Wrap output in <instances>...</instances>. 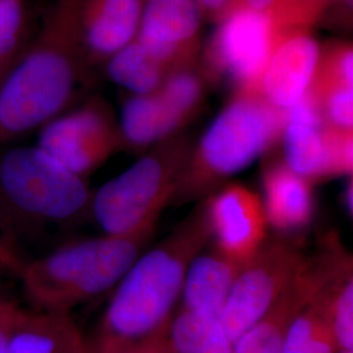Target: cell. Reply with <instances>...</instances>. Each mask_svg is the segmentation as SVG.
<instances>
[{
	"label": "cell",
	"instance_id": "cell-1",
	"mask_svg": "<svg viewBox=\"0 0 353 353\" xmlns=\"http://www.w3.org/2000/svg\"><path fill=\"white\" fill-rule=\"evenodd\" d=\"M211 237L203 203L151 252L137 259L115 290L102 319L97 350L144 341L163 332L191 261Z\"/></svg>",
	"mask_w": 353,
	"mask_h": 353
},
{
	"label": "cell",
	"instance_id": "cell-2",
	"mask_svg": "<svg viewBox=\"0 0 353 353\" xmlns=\"http://www.w3.org/2000/svg\"><path fill=\"white\" fill-rule=\"evenodd\" d=\"M85 64L72 28L55 4L41 34L0 84V140L26 135L57 118L74 97Z\"/></svg>",
	"mask_w": 353,
	"mask_h": 353
},
{
	"label": "cell",
	"instance_id": "cell-3",
	"mask_svg": "<svg viewBox=\"0 0 353 353\" xmlns=\"http://www.w3.org/2000/svg\"><path fill=\"white\" fill-rule=\"evenodd\" d=\"M284 127V112L256 90H236L192 148L174 199L181 202L202 196L228 176L246 169L281 138Z\"/></svg>",
	"mask_w": 353,
	"mask_h": 353
},
{
	"label": "cell",
	"instance_id": "cell-4",
	"mask_svg": "<svg viewBox=\"0 0 353 353\" xmlns=\"http://www.w3.org/2000/svg\"><path fill=\"white\" fill-rule=\"evenodd\" d=\"M152 232L74 242L33 261L21 270L26 294L46 312L65 313L119 283Z\"/></svg>",
	"mask_w": 353,
	"mask_h": 353
},
{
	"label": "cell",
	"instance_id": "cell-5",
	"mask_svg": "<svg viewBox=\"0 0 353 353\" xmlns=\"http://www.w3.org/2000/svg\"><path fill=\"white\" fill-rule=\"evenodd\" d=\"M192 152L185 137H170L96 192L92 210L108 236H134L153 230L174 199Z\"/></svg>",
	"mask_w": 353,
	"mask_h": 353
},
{
	"label": "cell",
	"instance_id": "cell-6",
	"mask_svg": "<svg viewBox=\"0 0 353 353\" xmlns=\"http://www.w3.org/2000/svg\"><path fill=\"white\" fill-rule=\"evenodd\" d=\"M0 195L13 212L33 221H65L81 214L90 195L83 179L36 147L0 157Z\"/></svg>",
	"mask_w": 353,
	"mask_h": 353
},
{
	"label": "cell",
	"instance_id": "cell-7",
	"mask_svg": "<svg viewBox=\"0 0 353 353\" xmlns=\"http://www.w3.org/2000/svg\"><path fill=\"white\" fill-rule=\"evenodd\" d=\"M303 259L294 243L265 240L242 265L220 316V323L233 345L278 301Z\"/></svg>",
	"mask_w": 353,
	"mask_h": 353
},
{
	"label": "cell",
	"instance_id": "cell-8",
	"mask_svg": "<svg viewBox=\"0 0 353 353\" xmlns=\"http://www.w3.org/2000/svg\"><path fill=\"white\" fill-rule=\"evenodd\" d=\"M216 24L205 49L210 76L230 80L237 90H256L270 55L284 32L267 10L245 7L230 8Z\"/></svg>",
	"mask_w": 353,
	"mask_h": 353
},
{
	"label": "cell",
	"instance_id": "cell-9",
	"mask_svg": "<svg viewBox=\"0 0 353 353\" xmlns=\"http://www.w3.org/2000/svg\"><path fill=\"white\" fill-rule=\"evenodd\" d=\"M122 144L119 126L100 102L51 119L37 141L38 148L80 176L103 164Z\"/></svg>",
	"mask_w": 353,
	"mask_h": 353
},
{
	"label": "cell",
	"instance_id": "cell-10",
	"mask_svg": "<svg viewBox=\"0 0 353 353\" xmlns=\"http://www.w3.org/2000/svg\"><path fill=\"white\" fill-rule=\"evenodd\" d=\"M57 6L87 63L108 61L138 36L143 0H59Z\"/></svg>",
	"mask_w": 353,
	"mask_h": 353
},
{
	"label": "cell",
	"instance_id": "cell-11",
	"mask_svg": "<svg viewBox=\"0 0 353 353\" xmlns=\"http://www.w3.org/2000/svg\"><path fill=\"white\" fill-rule=\"evenodd\" d=\"M198 0H143L137 39L170 71L192 63L201 46Z\"/></svg>",
	"mask_w": 353,
	"mask_h": 353
},
{
	"label": "cell",
	"instance_id": "cell-12",
	"mask_svg": "<svg viewBox=\"0 0 353 353\" xmlns=\"http://www.w3.org/2000/svg\"><path fill=\"white\" fill-rule=\"evenodd\" d=\"M204 204L217 252L242 265L249 262L265 241L267 219L259 196L245 186L228 185Z\"/></svg>",
	"mask_w": 353,
	"mask_h": 353
},
{
	"label": "cell",
	"instance_id": "cell-13",
	"mask_svg": "<svg viewBox=\"0 0 353 353\" xmlns=\"http://www.w3.org/2000/svg\"><path fill=\"white\" fill-rule=\"evenodd\" d=\"M309 30H285L259 79L256 92L281 112L303 99L316 75L322 48Z\"/></svg>",
	"mask_w": 353,
	"mask_h": 353
},
{
	"label": "cell",
	"instance_id": "cell-14",
	"mask_svg": "<svg viewBox=\"0 0 353 353\" xmlns=\"http://www.w3.org/2000/svg\"><path fill=\"white\" fill-rule=\"evenodd\" d=\"M322 281L323 268L319 259L303 256L287 290L265 316L234 343L233 353H280L292 319L312 299Z\"/></svg>",
	"mask_w": 353,
	"mask_h": 353
},
{
	"label": "cell",
	"instance_id": "cell-15",
	"mask_svg": "<svg viewBox=\"0 0 353 353\" xmlns=\"http://www.w3.org/2000/svg\"><path fill=\"white\" fill-rule=\"evenodd\" d=\"M263 190L265 219L276 230L293 233L309 225L316 208L312 181L276 163L263 173Z\"/></svg>",
	"mask_w": 353,
	"mask_h": 353
},
{
	"label": "cell",
	"instance_id": "cell-16",
	"mask_svg": "<svg viewBox=\"0 0 353 353\" xmlns=\"http://www.w3.org/2000/svg\"><path fill=\"white\" fill-rule=\"evenodd\" d=\"M242 265L220 252L196 255L183 281V309L220 319L229 292Z\"/></svg>",
	"mask_w": 353,
	"mask_h": 353
},
{
	"label": "cell",
	"instance_id": "cell-17",
	"mask_svg": "<svg viewBox=\"0 0 353 353\" xmlns=\"http://www.w3.org/2000/svg\"><path fill=\"white\" fill-rule=\"evenodd\" d=\"M84 341L65 313L17 310L6 353H81Z\"/></svg>",
	"mask_w": 353,
	"mask_h": 353
},
{
	"label": "cell",
	"instance_id": "cell-18",
	"mask_svg": "<svg viewBox=\"0 0 353 353\" xmlns=\"http://www.w3.org/2000/svg\"><path fill=\"white\" fill-rule=\"evenodd\" d=\"M118 126L123 143L134 148H147L173 137L176 130L183 126V122L154 92L128 99L122 108Z\"/></svg>",
	"mask_w": 353,
	"mask_h": 353
},
{
	"label": "cell",
	"instance_id": "cell-19",
	"mask_svg": "<svg viewBox=\"0 0 353 353\" xmlns=\"http://www.w3.org/2000/svg\"><path fill=\"white\" fill-rule=\"evenodd\" d=\"M285 164L309 181L332 176L331 148L326 127L287 122L283 130Z\"/></svg>",
	"mask_w": 353,
	"mask_h": 353
},
{
	"label": "cell",
	"instance_id": "cell-20",
	"mask_svg": "<svg viewBox=\"0 0 353 353\" xmlns=\"http://www.w3.org/2000/svg\"><path fill=\"white\" fill-rule=\"evenodd\" d=\"M165 339L170 353H233V343L220 319L186 309L170 318Z\"/></svg>",
	"mask_w": 353,
	"mask_h": 353
},
{
	"label": "cell",
	"instance_id": "cell-21",
	"mask_svg": "<svg viewBox=\"0 0 353 353\" xmlns=\"http://www.w3.org/2000/svg\"><path fill=\"white\" fill-rule=\"evenodd\" d=\"M108 75L135 94H151L161 87L169 68L135 38L108 61Z\"/></svg>",
	"mask_w": 353,
	"mask_h": 353
},
{
	"label": "cell",
	"instance_id": "cell-22",
	"mask_svg": "<svg viewBox=\"0 0 353 353\" xmlns=\"http://www.w3.org/2000/svg\"><path fill=\"white\" fill-rule=\"evenodd\" d=\"M338 350L327 314L316 292L292 319L280 353H335Z\"/></svg>",
	"mask_w": 353,
	"mask_h": 353
},
{
	"label": "cell",
	"instance_id": "cell-23",
	"mask_svg": "<svg viewBox=\"0 0 353 353\" xmlns=\"http://www.w3.org/2000/svg\"><path fill=\"white\" fill-rule=\"evenodd\" d=\"M156 92L185 125L202 105L205 92L202 71L194 67V62L176 67Z\"/></svg>",
	"mask_w": 353,
	"mask_h": 353
},
{
	"label": "cell",
	"instance_id": "cell-24",
	"mask_svg": "<svg viewBox=\"0 0 353 353\" xmlns=\"http://www.w3.org/2000/svg\"><path fill=\"white\" fill-rule=\"evenodd\" d=\"M352 8V0H275L267 10L283 32L292 29H310L332 7Z\"/></svg>",
	"mask_w": 353,
	"mask_h": 353
},
{
	"label": "cell",
	"instance_id": "cell-25",
	"mask_svg": "<svg viewBox=\"0 0 353 353\" xmlns=\"http://www.w3.org/2000/svg\"><path fill=\"white\" fill-rule=\"evenodd\" d=\"M26 23V0H0V61L21 52Z\"/></svg>",
	"mask_w": 353,
	"mask_h": 353
},
{
	"label": "cell",
	"instance_id": "cell-26",
	"mask_svg": "<svg viewBox=\"0 0 353 353\" xmlns=\"http://www.w3.org/2000/svg\"><path fill=\"white\" fill-rule=\"evenodd\" d=\"M17 310L19 307H16L12 303L0 299V353L7 352L8 335Z\"/></svg>",
	"mask_w": 353,
	"mask_h": 353
},
{
	"label": "cell",
	"instance_id": "cell-27",
	"mask_svg": "<svg viewBox=\"0 0 353 353\" xmlns=\"http://www.w3.org/2000/svg\"><path fill=\"white\" fill-rule=\"evenodd\" d=\"M203 17L208 19L210 21L219 23L224 14L229 11L232 0H198Z\"/></svg>",
	"mask_w": 353,
	"mask_h": 353
},
{
	"label": "cell",
	"instance_id": "cell-28",
	"mask_svg": "<svg viewBox=\"0 0 353 353\" xmlns=\"http://www.w3.org/2000/svg\"><path fill=\"white\" fill-rule=\"evenodd\" d=\"M274 1L275 0H232L229 10L234 7H245L255 11H265L274 4Z\"/></svg>",
	"mask_w": 353,
	"mask_h": 353
},
{
	"label": "cell",
	"instance_id": "cell-29",
	"mask_svg": "<svg viewBox=\"0 0 353 353\" xmlns=\"http://www.w3.org/2000/svg\"><path fill=\"white\" fill-rule=\"evenodd\" d=\"M20 54H21V52H20ZM20 54H19L17 57H12V58H8V59H3V61H0V84H1L3 79H4L6 75L8 74V71L11 70V67L14 64V62L17 61V58L20 57Z\"/></svg>",
	"mask_w": 353,
	"mask_h": 353
},
{
	"label": "cell",
	"instance_id": "cell-30",
	"mask_svg": "<svg viewBox=\"0 0 353 353\" xmlns=\"http://www.w3.org/2000/svg\"><path fill=\"white\" fill-rule=\"evenodd\" d=\"M344 202L345 207L350 210V214H352V182H350V186L344 194Z\"/></svg>",
	"mask_w": 353,
	"mask_h": 353
},
{
	"label": "cell",
	"instance_id": "cell-31",
	"mask_svg": "<svg viewBox=\"0 0 353 353\" xmlns=\"http://www.w3.org/2000/svg\"><path fill=\"white\" fill-rule=\"evenodd\" d=\"M335 353H353L352 350H338Z\"/></svg>",
	"mask_w": 353,
	"mask_h": 353
},
{
	"label": "cell",
	"instance_id": "cell-32",
	"mask_svg": "<svg viewBox=\"0 0 353 353\" xmlns=\"http://www.w3.org/2000/svg\"><path fill=\"white\" fill-rule=\"evenodd\" d=\"M81 353H88V352H87V350H85V351H83V352H81Z\"/></svg>",
	"mask_w": 353,
	"mask_h": 353
}]
</instances>
